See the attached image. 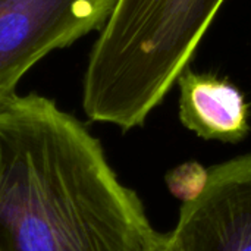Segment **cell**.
Here are the masks:
<instances>
[{
  "label": "cell",
  "instance_id": "obj_2",
  "mask_svg": "<svg viewBox=\"0 0 251 251\" xmlns=\"http://www.w3.org/2000/svg\"><path fill=\"white\" fill-rule=\"evenodd\" d=\"M225 0H116L88 56L90 121L141 126L188 66Z\"/></svg>",
  "mask_w": 251,
  "mask_h": 251
},
{
  "label": "cell",
  "instance_id": "obj_3",
  "mask_svg": "<svg viewBox=\"0 0 251 251\" xmlns=\"http://www.w3.org/2000/svg\"><path fill=\"white\" fill-rule=\"evenodd\" d=\"M116 0H0V101L54 50L99 31Z\"/></svg>",
  "mask_w": 251,
  "mask_h": 251
},
{
  "label": "cell",
  "instance_id": "obj_7",
  "mask_svg": "<svg viewBox=\"0 0 251 251\" xmlns=\"http://www.w3.org/2000/svg\"><path fill=\"white\" fill-rule=\"evenodd\" d=\"M141 251H178V249L174 243L171 232L160 234L154 231Z\"/></svg>",
  "mask_w": 251,
  "mask_h": 251
},
{
  "label": "cell",
  "instance_id": "obj_1",
  "mask_svg": "<svg viewBox=\"0 0 251 251\" xmlns=\"http://www.w3.org/2000/svg\"><path fill=\"white\" fill-rule=\"evenodd\" d=\"M153 232L79 119L35 93L0 101V251H141Z\"/></svg>",
  "mask_w": 251,
  "mask_h": 251
},
{
  "label": "cell",
  "instance_id": "obj_6",
  "mask_svg": "<svg viewBox=\"0 0 251 251\" xmlns=\"http://www.w3.org/2000/svg\"><path fill=\"white\" fill-rule=\"evenodd\" d=\"M209 171L196 162L184 163L166 175V184L171 193L184 203L194 200L204 188Z\"/></svg>",
  "mask_w": 251,
  "mask_h": 251
},
{
  "label": "cell",
  "instance_id": "obj_5",
  "mask_svg": "<svg viewBox=\"0 0 251 251\" xmlns=\"http://www.w3.org/2000/svg\"><path fill=\"white\" fill-rule=\"evenodd\" d=\"M176 82L179 119L185 128L204 140L222 143H240L249 135V104L228 79L197 74L187 66Z\"/></svg>",
  "mask_w": 251,
  "mask_h": 251
},
{
  "label": "cell",
  "instance_id": "obj_4",
  "mask_svg": "<svg viewBox=\"0 0 251 251\" xmlns=\"http://www.w3.org/2000/svg\"><path fill=\"white\" fill-rule=\"evenodd\" d=\"M171 234L178 251H251V153L209 171Z\"/></svg>",
  "mask_w": 251,
  "mask_h": 251
}]
</instances>
